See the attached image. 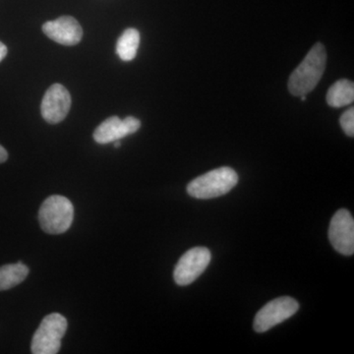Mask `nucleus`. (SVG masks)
Instances as JSON below:
<instances>
[{
	"instance_id": "nucleus-1",
	"label": "nucleus",
	"mask_w": 354,
	"mask_h": 354,
	"mask_svg": "<svg viewBox=\"0 0 354 354\" xmlns=\"http://www.w3.org/2000/svg\"><path fill=\"white\" fill-rule=\"evenodd\" d=\"M327 64L325 46L317 43L292 72L288 80V90L295 97H301L313 91L320 82Z\"/></svg>"
},
{
	"instance_id": "nucleus-2",
	"label": "nucleus",
	"mask_w": 354,
	"mask_h": 354,
	"mask_svg": "<svg viewBox=\"0 0 354 354\" xmlns=\"http://www.w3.org/2000/svg\"><path fill=\"white\" fill-rule=\"evenodd\" d=\"M239 183L234 169L223 167L213 169L191 181L187 193L196 199H213L227 194Z\"/></svg>"
},
{
	"instance_id": "nucleus-3",
	"label": "nucleus",
	"mask_w": 354,
	"mask_h": 354,
	"mask_svg": "<svg viewBox=\"0 0 354 354\" xmlns=\"http://www.w3.org/2000/svg\"><path fill=\"white\" fill-rule=\"evenodd\" d=\"M73 220V204L60 195L46 198L39 211V225L46 234H64L71 227Z\"/></svg>"
},
{
	"instance_id": "nucleus-4",
	"label": "nucleus",
	"mask_w": 354,
	"mask_h": 354,
	"mask_svg": "<svg viewBox=\"0 0 354 354\" xmlns=\"http://www.w3.org/2000/svg\"><path fill=\"white\" fill-rule=\"evenodd\" d=\"M67 320L59 313L46 316L32 337L31 351L34 354H55L62 348L66 333Z\"/></svg>"
},
{
	"instance_id": "nucleus-5",
	"label": "nucleus",
	"mask_w": 354,
	"mask_h": 354,
	"mask_svg": "<svg viewBox=\"0 0 354 354\" xmlns=\"http://www.w3.org/2000/svg\"><path fill=\"white\" fill-rule=\"evenodd\" d=\"M298 309L299 304L295 298L283 297L272 300L256 314L254 330L257 333L267 332L295 315Z\"/></svg>"
},
{
	"instance_id": "nucleus-6",
	"label": "nucleus",
	"mask_w": 354,
	"mask_h": 354,
	"mask_svg": "<svg viewBox=\"0 0 354 354\" xmlns=\"http://www.w3.org/2000/svg\"><path fill=\"white\" fill-rule=\"evenodd\" d=\"M211 257V252L206 247L191 248L177 263L174 272V281L180 286L190 285L207 269Z\"/></svg>"
},
{
	"instance_id": "nucleus-7",
	"label": "nucleus",
	"mask_w": 354,
	"mask_h": 354,
	"mask_svg": "<svg viewBox=\"0 0 354 354\" xmlns=\"http://www.w3.org/2000/svg\"><path fill=\"white\" fill-rule=\"evenodd\" d=\"M330 244L342 255L354 253V221L348 209H341L335 214L329 228Z\"/></svg>"
},
{
	"instance_id": "nucleus-8",
	"label": "nucleus",
	"mask_w": 354,
	"mask_h": 354,
	"mask_svg": "<svg viewBox=\"0 0 354 354\" xmlns=\"http://www.w3.org/2000/svg\"><path fill=\"white\" fill-rule=\"evenodd\" d=\"M71 95L64 86L53 84L44 95L41 104V115L50 124H57L65 120L71 108Z\"/></svg>"
},
{
	"instance_id": "nucleus-9",
	"label": "nucleus",
	"mask_w": 354,
	"mask_h": 354,
	"mask_svg": "<svg viewBox=\"0 0 354 354\" xmlns=\"http://www.w3.org/2000/svg\"><path fill=\"white\" fill-rule=\"evenodd\" d=\"M43 32L55 43L71 46L80 43L83 29L78 21L71 16H62L43 25Z\"/></svg>"
},
{
	"instance_id": "nucleus-10",
	"label": "nucleus",
	"mask_w": 354,
	"mask_h": 354,
	"mask_svg": "<svg viewBox=\"0 0 354 354\" xmlns=\"http://www.w3.org/2000/svg\"><path fill=\"white\" fill-rule=\"evenodd\" d=\"M130 135L124 121L118 116H111L102 122L94 132V140L97 144L106 145L124 138Z\"/></svg>"
},
{
	"instance_id": "nucleus-11",
	"label": "nucleus",
	"mask_w": 354,
	"mask_h": 354,
	"mask_svg": "<svg viewBox=\"0 0 354 354\" xmlns=\"http://www.w3.org/2000/svg\"><path fill=\"white\" fill-rule=\"evenodd\" d=\"M328 104L332 108H342L354 101V84L346 79L337 81L327 93Z\"/></svg>"
},
{
	"instance_id": "nucleus-12",
	"label": "nucleus",
	"mask_w": 354,
	"mask_h": 354,
	"mask_svg": "<svg viewBox=\"0 0 354 354\" xmlns=\"http://www.w3.org/2000/svg\"><path fill=\"white\" fill-rule=\"evenodd\" d=\"M29 274V268L23 264H8L0 267V291L10 290L20 285Z\"/></svg>"
},
{
	"instance_id": "nucleus-13",
	"label": "nucleus",
	"mask_w": 354,
	"mask_h": 354,
	"mask_svg": "<svg viewBox=\"0 0 354 354\" xmlns=\"http://www.w3.org/2000/svg\"><path fill=\"white\" fill-rule=\"evenodd\" d=\"M140 32L134 28L125 30L116 44V53L123 62H131L137 55Z\"/></svg>"
},
{
	"instance_id": "nucleus-14",
	"label": "nucleus",
	"mask_w": 354,
	"mask_h": 354,
	"mask_svg": "<svg viewBox=\"0 0 354 354\" xmlns=\"http://www.w3.org/2000/svg\"><path fill=\"white\" fill-rule=\"evenodd\" d=\"M339 123L344 133L349 137L354 136V109H348L339 118Z\"/></svg>"
},
{
	"instance_id": "nucleus-15",
	"label": "nucleus",
	"mask_w": 354,
	"mask_h": 354,
	"mask_svg": "<svg viewBox=\"0 0 354 354\" xmlns=\"http://www.w3.org/2000/svg\"><path fill=\"white\" fill-rule=\"evenodd\" d=\"M7 158H8V153H7V151L3 148V147L0 145V164L6 162Z\"/></svg>"
},
{
	"instance_id": "nucleus-16",
	"label": "nucleus",
	"mask_w": 354,
	"mask_h": 354,
	"mask_svg": "<svg viewBox=\"0 0 354 354\" xmlns=\"http://www.w3.org/2000/svg\"><path fill=\"white\" fill-rule=\"evenodd\" d=\"M7 53H8L7 46L2 41H0V62L6 57Z\"/></svg>"
},
{
	"instance_id": "nucleus-17",
	"label": "nucleus",
	"mask_w": 354,
	"mask_h": 354,
	"mask_svg": "<svg viewBox=\"0 0 354 354\" xmlns=\"http://www.w3.org/2000/svg\"><path fill=\"white\" fill-rule=\"evenodd\" d=\"M120 140H118V141L114 142V147H115V148H120Z\"/></svg>"
},
{
	"instance_id": "nucleus-18",
	"label": "nucleus",
	"mask_w": 354,
	"mask_h": 354,
	"mask_svg": "<svg viewBox=\"0 0 354 354\" xmlns=\"http://www.w3.org/2000/svg\"><path fill=\"white\" fill-rule=\"evenodd\" d=\"M300 100H301L302 102L306 101V100H307L306 95H301V97H300Z\"/></svg>"
}]
</instances>
